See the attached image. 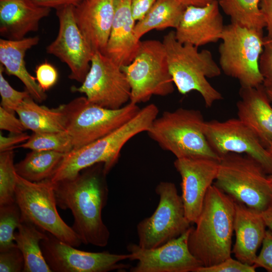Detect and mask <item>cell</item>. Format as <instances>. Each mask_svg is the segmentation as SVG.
Returning a JSON list of instances; mask_svg holds the SVG:
<instances>
[{
    "label": "cell",
    "instance_id": "8",
    "mask_svg": "<svg viewBox=\"0 0 272 272\" xmlns=\"http://www.w3.org/2000/svg\"><path fill=\"white\" fill-rule=\"evenodd\" d=\"M264 39L261 30L233 23L224 27L219 47V66L226 75L237 79L240 87L262 84L259 61Z\"/></svg>",
    "mask_w": 272,
    "mask_h": 272
},
{
    "label": "cell",
    "instance_id": "12",
    "mask_svg": "<svg viewBox=\"0 0 272 272\" xmlns=\"http://www.w3.org/2000/svg\"><path fill=\"white\" fill-rule=\"evenodd\" d=\"M71 89L84 94L89 102L108 109H119L130 101V87L121 66L100 52L94 53L82 85Z\"/></svg>",
    "mask_w": 272,
    "mask_h": 272
},
{
    "label": "cell",
    "instance_id": "49",
    "mask_svg": "<svg viewBox=\"0 0 272 272\" xmlns=\"http://www.w3.org/2000/svg\"><path fill=\"white\" fill-rule=\"evenodd\" d=\"M219 1V0H218Z\"/></svg>",
    "mask_w": 272,
    "mask_h": 272
},
{
    "label": "cell",
    "instance_id": "19",
    "mask_svg": "<svg viewBox=\"0 0 272 272\" xmlns=\"http://www.w3.org/2000/svg\"><path fill=\"white\" fill-rule=\"evenodd\" d=\"M74 11L76 22L93 51L104 53L114 18L113 0H83Z\"/></svg>",
    "mask_w": 272,
    "mask_h": 272
},
{
    "label": "cell",
    "instance_id": "34",
    "mask_svg": "<svg viewBox=\"0 0 272 272\" xmlns=\"http://www.w3.org/2000/svg\"><path fill=\"white\" fill-rule=\"evenodd\" d=\"M24 256L17 245L0 252V272L23 271Z\"/></svg>",
    "mask_w": 272,
    "mask_h": 272
},
{
    "label": "cell",
    "instance_id": "41",
    "mask_svg": "<svg viewBox=\"0 0 272 272\" xmlns=\"http://www.w3.org/2000/svg\"><path fill=\"white\" fill-rule=\"evenodd\" d=\"M157 0H131L130 7L134 20H142Z\"/></svg>",
    "mask_w": 272,
    "mask_h": 272
},
{
    "label": "cell",
    "instance_id": "2",
    "mask_svg": "<svg viewBox=\"0 0 272 272\" xmlns=\"http://www.w3.org/2000/svg\"><path fill=\"white\" fill-rule=\"evenodd\" d=\"M235 212L234 199L213 184L188 239L190 251L203 266L231 257Z\"/></svg>",
    "mask_w": 272,
    "mask_h": 272
},
{
    "label": "cell",
    "instance_id": "43",
    "mask_svg": "<svg viewBox=\"0 0 272 272\" xmlns=\"http://www.w3.org/2000/svg\"><path fill=\"white\" fill-rule=\"evenodd\" d=\"M36 5L42 7L48 8H58L66 6H73L76 7L83 0H31Z\"/></svg>",
    "mask_w": 272,
    "mask_h": 272
},
{
    "label": "cell",
    "instance_id": "5",
    "mask_svg": "<svg viewBox=\"0 0 272 272\" xmlns=\"http://www.w3.org/2000/svg\"><path fill=\"white\" fill-rule=\"evenodd\" d=\"M205 120L195 109L179 108L164 111L147 131L150 138L176 158L220 157L210 146L203 131Z\"/></svg>",
    "mask_w": 272,
    "mask_h": 272
},
{
    "label": "cell",
    "instance_id": "38",
    "mask_svg": "<svg viewBox=\"0 0 272 272\" xmlns=\"http://www.w3.org/2000/svg\"><path fill=\"white\" fill-rule=\"evenodd\" d=\"M262 247L257 255L253 265L256 268L262 267L272 272V231L266 230L262 243Z\"/></svg>",
    "mask_w": 272,
    "mask_h": 272
},
{
    "label": "cell",
    "instance_id": "46",
    "mask_svg": "<svg viewBox=\"0 0 272 272\" xmlns=\"http://www.w3.org/2000/svg\"><path fill=\"white\" fill-rule=\"evenodd\" d=\"M266 149L268 152L272 155V139H271L268 143L266 147Z\"/></svg>",
    "mask_w": 272,
    "mask_h": 272
},
{
    "label": "cell",
    "instance_id": "7",
    "mask_svg": "<svg viewBox=\"0 0 272 272\" xmlns=\"http://www.w3.org/2000/svg\"><path fill=\"white\" fill-rule=\"evenodd\" d=\"M66 131L72 140L73 149L90 144L112 132L132 119L141 108L129 102L116 109L89 102L81 96L60 105Z\"/></svg>",
    "mask_w": 272,
    "mask_h": 272
},
{
    "label": "cell",
    "instance_id": "47",
    "mask_svg": "<svg viewBox=\"0 0 272 272\" xmlns=\"http://www.w3.org/2000/svg\"><path fill=\"white\" fill-rule=\"evenodd\" d=\"M266 92L271 103H272V91L266 89Z\"/></svg>",
    "mask_w": 272,
    "mask_h": 272
},
{
    "label": "cell",
    "instance_id": "1",
    "mask_svg": "<svg viewBox=\"0 0 272 272\" xmlns=\"http://www.w3.org/2000/svg\"><path fill=\"white\" fill-rule=\"evenodd\" d=\"M107 175L103 163H97L51 183L57 206L71 211L72 227L86 245L103 247L108 243L110 232L102 217L108 197Z\"/></svg>",
    "mask_w": 272,
    "mask_h": 272
},
{
    "label": "cell",
    "instance_id": "30",
    "mask_svg": "<svg viewBox=\"0 0 272 272\" xmlns=\"http://www.w3.org/2000/svg\"><path fill=\"white\" fill-rule=\"evenodd\" d=\"M32 151H53L64 154L73 149L71 137L66 131L33 132L25 143L16 146Z\"/></svg>",
    "mask_w": 272,
    "mask_h": 272
},
{
    "label": "cell",
    "instance_id": "23",
    "mask_svg": "<svg viewBox=\"0 0 272 272\" xmlns=\"http://www.w3.org/2000/svg\"><path fill=\"white\" fill-rule=\"evenodd\" d=\"M237 102L238 118L249 126L266 147L272 139V106L262 84L240 87Z\"/></svg>",
    "mask_w": 272,
    "mask_h": 272
},
{
    "label": "cell",
    "instance_id": "14",
    "mask_svg": "<svg viewBox=\"0 0 272 272\" xmlns=\"http://www.w3.org/2000/svg\"><path fill=\"white\" fill-rule=\"evenodd\" d=\"M47 238L40 242L44 257L53 272H108L128 268L121 263L130 259L129 254L108 251L93 252L77 249L46 232Z\"/></svg>",
    "mask_w": 272,
    "mask_h": 272
},
{
    "label": "cell",
    "instance_id": "24",
    "mask_svg": "<svg viewBox=\"0 0 272 272\" xmlns=\"http://www.w3.org/2000/svg\"><path fill=\"white\" fill-rule=\"evenodd\" d=\"M39 41L38 36L25 37L20 40L0 39V63L9 76L17 77L24 84L26 90L38 102L47 98V95L40 87L36 78L27 71L24 57L28 50Z\"/></svg>",
    "mask_w": 272,
    "mask_h": 272
},
{
    "label": "cell",
    "instance_id": "29",
    "mask_svg": "<svg viewBox=\"0 0 272 272\" xmlns=\"http://www.w3.org/2000/svg\"><path fill=\"white\" fill-rule=\"evenodd\" d=\"M260 0H219L223 11L231 23L263 30L265 24L259 9Z\"/></svg>",
    "mask_w": 272,
    "mask_h": 272
},
{
    "label": "cell",
    "instance_id": "32",
    "mask_svg": "<svg viewBox=\"0 0 272 272\" xmlns=\"http://www.w3.org/2000/svg\"><path fill=\"white\" fill-rule=\"evenodd\" d=\"M21 222V212L15 201L0 205V252L16 245L15 230Z\"/></svg>",
    "mask_w": 272,
    "mask_h": 272
},
{
    "label": "cell",
    "instance_id": "33",
    "mask_svg": "<svg viewBox=\"0 0 272 272\" xmlns=\"http://www.w3.org/2000/svg\"><path fill=\"white\" fill-rule=\"evenodd\" d=\"M4 67L0 64V95L1 106L7 111L14 113L24 100L31 96L25 90L19 91L14 89L5 79L3 73Z\"/></svg>",
    "mask_w": 272,
    "mask_h": 272
},
{
    "label": "cell",
    "instance_id": "18",
    "mask_svg": "<svg viewBox=\"0 0 272 272\" xmlns=\"http://www.w3.org/2000/svg\"><path fill=\"white\" fill-rule=\"evenodd\" d=\"M218 0L204 6H186L175 34L182 44L198 47L221 39L224 28Z\"/></svg>",
    "mask_w": 272,
    "mask_h": 272
},
{
    "label": "cell",
    "instance_id": "37",
    "mask_svg": "<svg viewBox=\"0 0 272 272\" xmlns=\"http://www.w3.org/2000/svg\"><path fill=\"white\" fill-rule=\"evenodd\" d=\"M35 73L36 81L44 92L52 88L58 79V74L56 68L47 61L37 65Z\"/></svg>",
    "mask_w": 272,
    "mask_h": 272
},
{
    "label": "cell",
    "instance_id": "11",
    "mask_svg": "<svg viewBox=\"0 0 272 272\" xmlns=\"http://www.w3.org/2000/svg\"><path fill=\"white\" fill-rule=\"evenodd\" d=\"M155 192L159 198L156 209L137 226L138 244L147 249L161 246L179 237L190 227L181 196L175 184L161 181L157 185Z\"/></svg>",
    "mask_w": 272,
    "mask_h": 272
},
{
    "label": "cell",
    "instance_id": "42",
    "mask_svg": "<svg viewBox=\"0 0 272 272\" xmlns=\"http://www.w3.org/2000/svg\"><path fill=\"white\" fill-rule=\"evenodd\" d=\"M259 9L265 24L266 37L272 38V0H260Z\"/></svg>",
    "mask_w": 272,
    "mask_h": 272
},
{
    "label": "cell",
    "instance_id": "10",
    "mask_svg": "<svg viewBox=\"0 0 272 272\" xmlns=\"http://www.w3.org/2000/svg\"><path fill=\"white\" fill-rule=\"evenodd\" d=\"M15 198L22 220L75 247L82 243L72 227L59 216L52 184L47 180L31 182L17 174Z\"/></svg>",
    "mask_w": 272,
    "mask_h": 272
},
{
    "label": "cell",
    "instance_id": "31",
    "mask_svg": "<svg viewBox=\"0 0 272 272\" xmlns=\"http://www.w3.org/2000/svg\"><path fill=\"white\" fill-rule=\"evenodd\" d=\"M13 150L0 152V205L15 201L17 174Z\"/></svg>",
    "mask_w": 272,
    "mask_h": 272
},
{
    "label": "cell",
    "instance_id": "21",
    "mask_svg": "<svg viewBox=\"0 0 272 272\" xmlns=\"http://www.w3.org/2000/svg\"><path fill=\"white\" fill-rule=\"evenodd\" d=\"M235 205L234 232L236 238L232 252L239 261L253 265L266 226L261 212L235 200Z\"/></svg>",
    "mask_w": 272,
    "mask_h": 272
},
{
    "label": "cell",
    "instance_id": "15",
    "mask_svg": "<svg viewBox=\"0 0 272 272\" xmlns=\"http://www.w3.org/2000/svg\"><path fill=\"white\" fill-rule=\"evenodd\" d=\"M74 7L66 6L56 9L58 32L46 47V52L67 64L70 79L82 83L89 71L94 52L76 22Z\"/></svg>",
    "mask_w": 272,
    "mask_h": 272
},
{
    "label": "cell",
    "instance_id": "44",
    "mask_svg": "<svg viewBox=\"0 0 272 272\" xmlns=\"http://www.w3.org/2000/svg\"><path fill=\"white\" fill-rule=\"evenodd\" d=\"M261 214L266 227L272 231V202Z\"/></svg>",
    "mask_w": 272,
    "mask_h": 272
},
{
    "label": "cell",
    "instance_id": "4",
    "mask_svg": "<svg viewBox=\"0 0 272 272\" xmlns=\"http://www.w3.org/2000/svg\"><path fill=\"white\" fill-rule=\"evenodd\" d=\"M162 42L165 47L169 72L178 92L185 95L198 92L207 107L223 99V96L208 81L219 76L221 70L207 49L182 44L176 38L175 31L165 35Z\"/></svg>",
    "mask_w": 272,
    "mask_h": 272
},
{
    "label": "cell",
    "instance_id": "27",
    "mask_svg": "<svg viewBox=\"0 0 272 272\" xmlns=\"http://www.w3.org/2000/svg\"><path fill=\"white\" fill-rule=\"evenodd\" d=\"M186 6L178 0H157L144 17L136 22L134 34L138 40L156 29H176Z\"/></svg>",
    "mask_w": 272,
    "mask_h": 272
},
{
    "label": "cell",
    "instance_id": "16",
    "mask_svg": "<svg viewBox=\"0 0 272 272\" xmlns=\"http://www.w3.org/2000/svg\"><path fill=\"white\" fill-rule=\"evenodd\" d=\"M190 227L179 237L155 248L147 249L129 243L130 260H137L131 272H195L201 263L190 251L188 239Z\"/></svg>",
    "mask_w": 272,
    "mask_h": 272
},
{
    "label": "cell",
    "instance_id": "48",
    "mask_svg": "<svg viewBox=\"0 0 272 272\" xmlns=\"http://www.w3.org/2000/svg\"><path fill=\"white\" fill-rule=\"evenodd\" d=\"M268 178L272 182V174L268 175Z\"/></svg>",
    "mask_w": 272,
    "mask_h": 272
},
{
    "label": "cell",
    "instance_id": "39",
    "mask_svg": "<svg viewBox=\"0 0 272 272\" xmlns=\"http://www.w3.org/2000/svg\"><path fill=\"white\" fill-rule=\"evenodd\" d=\"M0 129L12 133L23 132L26 129L21 120L14 113H11L0 106Z\"/></svg>",
    "mask_w": 272,
    "mask_h": 272
},
{
    "label": "cell",
    "instance_id": "26",
    "mask_svg": "<svg viewBox=\"0 0 272 272\" xmlns=\"http://www.w3.org/2000/svg\"><path fill=\"white\" fill-rule=\"evenodd\" d=\"M17 229L14 240L24 256L23 272H52L40 247L41 241L47 238L46 232L22 219Z\"/></svg>",
    "mask_w": 272,
    "mask_h": 272
},
{
    "label": "cell",
    "instance_id": "3",
    "mask_svg": "<svg viewBox=\"0 0 272 272\" xmlns=\"http://www.w3.org/2000/svg\"><path fill=\"white\" fill-rule=\"evenodd\" d=\"M158 113V107L153 103L141 108L132 119L112 132L65 154L53 175L47 180L54 183L73 177L82 170L101 163H103L108 174L117 163L125 144L136 135L147 132Z\"/></svg>",
    "mask_w": 272,
    "mask_h": 272
},
{
    "label": "cell",
    "instance_id": "17",
    "mask_svg": "<svg viewBox=\"0 0 272 272\" xmlns=\"http://www.w3.org/2000/svg\"><path fill=\"white\" fill-rule=\"evenodd\" d=\"M219 161L208 158H176L174 166L181 178V197L185 216L195 223L209 187L215 180Z\"/></svg>",
    "mask_w": 272,
    "mask_h": 272
},
{
    "label": "cell",
    "instance_id": "40",
    "mask_svg": "<svg viewBox=\"0 0 272 272\" xmlns=\"http://www.w3.org/2000/svg\"><path fill=\"white\" fill-rule=\"evenodd\" d=\"M30 135L27 133H12L8 136L0 134V152L16 148L21 143L27 141Z\"/></svg>",
    "mask_w": 272,
    "mask_h": 272
},
{
    "label": "cell",
    "instance_id": "36",
    "mask_svg": "<svg viewBox=\"0 0 272 272\" xmlns=\"http://www.w3.org/2000/svg\"><path fill=\"white\" fill-rule=\"evenodd\" d=\"M256 268L254 265H249L230 257L213 266H201L195 272H254Z\"/></svg>",
    "mask_w": 272,
    "mask_h": 272
},
{
    "label": "cell",
    "instance_id": "13",
    "mask_svg": "<svg viewBox=\"0 0 272 272\" xmlns=\"http://www.w3.org/2000/svg\"><path fill=\"white\" fill-rule=\"evenodd\" d=\"M203 131L212 149L221 158L228 153L245 154L272 174V155L256 133L237 118L205 121Z\"/></svg>",
    "mask_w": 272,
    "mask_h": 272
},
{
    "label": "cell",
    "instance_id": "6",
    "mask_svg": "<svg viewBox=\"0 0 272 272\" xmlns=\"http://www.w3.org/2000/svg\"><path fill=\"white\" fill-rule=\"evenodd\" d=\"M261 165L236 153L221 157L214 184L234 200L262 212L272 202V182Z\"/></svg>",
    "mask_w": 272,
    "mask_h": 272
},
{
    "label": "cell",
    "instance_id": "35",
    "mask_svg": "<svg viewBox=\"0 0 272 272\" xmlns=\"http://www.w3.org/2000/svg\"><path fill=\"white\" fill-rule=\"evenodd\" d=\"M259 68L263 78L262 85L266 90L272 91V38L264 39L262 52L259 61Z\"/></svg>",
    "mask_w": 272,
    "mask_h": 272
},
{
    "label": "cell",
    "instance_id": "20",
    "mask_svg": "<svg viewBox=\"0 0 272 272\" xmlns=\"http://www.w3.org/2000/svg\"><path fill=\"white\" fill-rule=\"evenodd\" d=\"M130 1L113 0L114 18L103 53L120 66L131 62L141 41L134 34L136 21L131 13Z\"/></svg>",
    "mask_w": 272,
    "mask_h": 272
},
{
    "label": "cell",
    "instance_id": "28",
    "mask_svg": "<svg viewBox=\"0 0 272 272\" xmlns=\"http://www.w3.org/2000/svg\"><path fill=\"white\" fill-rule=\"evenodd\" d=\"M64 153L53 151H32L15 164L17 174L34 182L49 179L63 160Z\"/></svg>",
    "mask_w": 272,
    "mask_h": 272
},
{
    "label": "cell",
    "instance_id": "25",
    "mask_svg": "<svg viewBox=\"0 0 272 272\" xmlns=\"http://www.w3.org/2000/svg\"><path fill=\"white\" fill-rule=\"evenodd\" d=\"M16 112L25 128L33 132L66 131L64 117L59 106L49 108L39 105L29 96L24 100Z\"/></svg>",
    "mask_w": 272,
    "mask_h": 272
},
{
    "label": "cell",
    "instance_id": "9",
    "mask_svg": "<svg viewBox=\"0 0 272 272\" xmlns=\"http://www.w3.org/2000/svg\"><path fill=\"white\" fill-rule=\"evenodd\" d=\"M121 69L130 87L129 102H146L154 95L166 96L174 91L162 42L141 41L133 60Z\"/></svg>",
    "mask_w": 272,
    "mask_h": 272
},
{
    "label": "cell",
    "instance_id": "45",
    "mask_svg": "<svg viewBox=\"0 0 272 272\" xmlns=\"http://www.w3.org/2000/svg\"><path fill=\"white\" fill-rule=\"evenodd\" d=\"M185 6H204L213 0H178Z\"/></svg>",
    "mask_w": 272,
    "mask_h": 272
},
{
    "label": "cell",
    "instance_id": "22",
    "mask_svg": "<svg viewBox=\"0 0 272 272\" xmlns=\"http://www.w3.org/2000/svg\"><path fill=\"white\" fill-rule=\"evenodd\" d=\"M39 6L31 0H0V34L9 40L25 38L39 29L40 21L51 10Z\"/></svg>",
    "mask_w": 272,
    "mask_h": 272
}]
</instances>
